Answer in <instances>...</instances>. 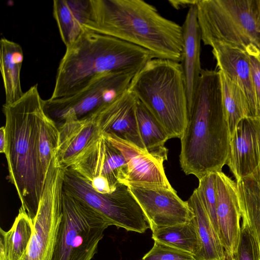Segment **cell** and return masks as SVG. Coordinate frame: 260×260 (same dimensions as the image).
<instances>
[{
    "label": "cell",
    "instance_id": "603a6c76",
    "mask_svg": "<svg viewBox=\"0 0 260 260\" xmlns=\"http://www.w3.org/2000/svg\"><path fill=\"white\" fill-rule=\"evenodd\" d=\"M34 231L32 220L20 208L11 228H0V260H20L25 253Z\"/></svg>",
    "mask_w": 260,
    "mask_h": 260
},
{
    "label": "cell",
    "instance_id": "ba28073f",
    "mask_svg": "<svg viewBox=\"0 0 260 260\" xmlns=\"http://www.w3.org/2000/svg\"><path fill=\"white\" fill-rule=\"evenodd\" d=\"M63 189L100 213L111 225L139 233L150 228L140 205L123 184L119 183L111 193H101L78 173L65 168Z\"/></svg>",
    "mask_w": 260,
    "mask_h": 260
},
{
    "label": "cell",
    "instance_id": "1f68e13d",
    "mask_svg": "<svg viewBox=\"0 0 260 260\" xmlns=\"http://www.w3.org/2000/svg\"><path fill=\"white\" fill-rule=\"evenodd\" d=\"M251 66L253 83L260 117V51L248 54Z\"/></svg>",
    "mask_w": 260,
    "mask_h": 260
},
{
    "label": "cell",
    "instance_id": "7a4b0ae2",
    "mask_svg": "<svg viewBox=\"0 0 260 260\" xmlns=\"http://www.w3.org/2000/svg\"><path fill=\"white\" fill-rule=\"evenodd\" d=\"M84 28L150 52L155 58L181 60L182 26L142 0H88Z\"/></svg>",
    "mask_w": 260,
    "mask_h": 260
},
{
    "label": "cell",
    "instance_id": "d6986e66",
    "mask_svg": "<svg viewBox=\"0 0 260 260\" xmlns=\"http://www.w3.org/2000/svg\"><path fill=\"white\" fill-rule=\"evenodd\" d=\"M56 156L59 164L70 167L78 155L101 134L93 117L77 120L68 118L58 127Z\"/></svg>",
    "mask_w": 260,
    "mask_h": 260
},
{
    "label": "cell",
    "instance_id": "cb8c5ba5",
    "mask_svg": "<svg viewBox=\"0 0 260 260\" xmlns=\"http://www.w3.org/2000/svg\"><path fill=\"white\" fill-rule=\"evenodd\" d=\"M236 183L241 217L247 220L260 247V165Z\"/></svg>",
    "mask_w": 260,
    "mask_h": 260
},
{
    "label": "cell",
    "instance_id": "5b68a950",
    "mask_svg": "<svg viewBox=\"0 0 260 260\" xmlns=\"http://www.w3.org/2000/svg\"><path fill=\"white\" fill-rule=\"evenodd\" d=\"M129 90L156 119L169 138H180L186 125L187 98L179 62L153 58L135 75Z\"/></svg>",
    "mask_w": 260,
    "mask_h": 260
},
{
    "label": "cell",
    "instance_id": "4dcf8cb0",
    "mask_svg": "<svg viewBox=\"0 0 260 260\" xmlns=\"http://www.w3.org/2000/svg\"><path fill=\"white\" fill-rule=\"evenodd\" d=\"M142 260H196L188 252L154 241L152 248Z\"/></svg>",
    "mask_w": 260,
    "mask_h": 260
},
{
    "label": "cell",
    "instance_id": "8fae6325",
    "mask_svg": "<svg viewBox=\"0 0 260 260\" xmlns=\"http://www.w3.org/2000/svg\"><path fill=\"white\" fill-rule=\"evenodd\" d=\"M126 161L121 152L101 134L69 167L87 180L97 192H113L122 178Z\"/></svg>",
    "mask_w": 260,
    "mask_h": 260
},
{
    "label": "cell",
    "instance_id": "9c48e42d",
    "mask_svg": "<svg viewBox=\"0 0 260 260\" xmlns=\"http://www.w3.org/2000/svg\"><path fill=\"white\" fill-rule=\"evenodd\" d=\"M137 72L104 74L73 95L45 100V113L57 127L67 118H89L127 91Z\"/></svg>",
    "mask_w": 260,
    "mask_h": 260
},
{
    "label": "cell",
    "instance_id": "836d02e7",
    "mask_svg": "<svg viewBox=\"0 0 260 260\" xmlns=\"http://www.w3.org/2000/svg\"><path fill=\"white\" fill-rule=\"evenodd\" d=\"M6 145V131L5 126L0 128V152L5 153Z\"/></svg>",
    "mask_w": 260,
    "mask_h": 260
},
{
    "label": "cell",
    "instance_id": "3957f363",
    "mask_svg": "<svg viewBox=\"0 0 260 260\" xmlns=\"http://www.w3.org/2000/svg\"><path fill=\"white\" fill-rule=\"evenodd\" d=\"M45 100L38 84L31 86L18 101L3 105L6 145L5 154L9 178L24 210L34 221L42 196L46 175L39 153L41 119Z\"/></svg>",
    "mask_w": 260,
    "mask_h": 260
},
{
    "label": "cell",
    "instance_id": "8992f818",
    "mask_svg": "<svg viewBox=\"0 0 260 260\" xmlns=\"http://www.w3.org/2000/svg\"><path fill=\"white\" fill-rule=\"evenodd\" d=\"M196 6L204 45L260 51V0H197Z\"/></svg>",
    "mask_w": 260,
    "mask_h": 260
},
{
    "label": "cell",
    "instance_id": "484cf974",
    "mask_svg": "<svg viewBox=\"0 0 260 260\" xmlns=\"http://www.w3.org/2000/svg\"><path fill=\"white\" fill-rule=\"evenodd\" d=\"M152 239L188 252L195 259L201 249L194 217L187 223L155 230L152 231Z\"/></svg>",
    "mask_w": 260,
    "mask_h": 260
},
{
    "label": "cell",
    "instance_id": "4316f807",
    "mask_svg": "<svg viewBox=\"0 0 260 260\" xmlns=\"http://www.w3.org/2000/svg\"><path fill=\"white\" fill-rule=\"evenodd\" d=\"M222 104L229 125L230 137L239 122L248 117L246 99L238 86L224 73L219 71Z\"/></svg>",
    "mask_w": 260,
    "mask_h": 260
},
{
    "label": "cell",
    "instance_id": "7402d4cb",
    "mask_svg": "<svg viewBox=\"0 0 260 260\" xmlns=\"http://www.w3.org/2000/svg\"><path fill=\"white\" fill-rule=\"evenodd\" d=\"M88 6V0L53 1V17L66 47L71 45L83 31Z\"/></svg>",
    "mask_w": 260,
    "mask_h": 260
},
{
    "label": "cell",
    "instance_id": "7c38bea8",
    "mask_svg": "<svg viewBox=\"0 0 260 260\" xmlns=\"http://www.w3.org/2000/svg\"><path fill=\"white\" fill-rule=\"evenodd\" d=\"M127 186L147 218L152 232L187 223L194 217L187 202L180 198L173 187Z\"/></svg>",
    "mask_w": 260,
    "mask_h": 260
},
{
    "label": "cell",
    "instance_id": "e0dca14e",
    "mask_svg": "<svg viewBox=\"0 0 260 260\" xmlns=\"http://www.w3.org/2000/svg\"><path fill=\"white\" fill-rule=\"evenodd\" d=\"M210 46L219 71L240 88L247 104L248 117H258V110L248 54L228 45L214 43Z\"/></svg>",
    "mask_w": 260,
    "mask_h": 260
},
{
    "label": "cell",
    "instance_id": "5bb4252c",
    "mask_svg": "<svg viewBox=\"0 0 260 260\" xmlns=\"http://www.w3.org/2000/svg\"><path fill=\"white\" fill-rule=\"evenodd\" d=\"M215 173L219 236L226 260H232L237 250L241 230V214L237 183L222 171Z\"/></svg>",
    "mask_w": 260,
    "mask_h": 260
},
{
    "label": "cell",
    "instance_id": "83f0119b",
    "mask_svg": "<svg viewBox=\"0 0 260 260\" xmlns=\"http://www.w3.org/2000/svg\"><path fill=\"white\" fill-rule=\"evenodd\" d=\"M58 142V128L55 123L45 113L40 123L39 153L45 175L53 156L57 154Z\"/></svg>",
    "mask_w": 260,
    "mask_h": 260
},
{
    "label": "cell",
    "instance_id": "277c9868",
    "mask_svg": "<svg viewBox=\"0 0 260 260\" xmlns=\"http://www.w3.org/2000/svg\"><path fill=\"white\" fill-rule=\"evenodd\" d=\"M154 58L149 51L84 27L69 46L57 68L50 99L73 95L108 73L138 72Z\"/></svg>",
    "mask_w": 260,
    "mask_h": 260
},
{
    "label": "cell",
    "instance_id": "9a60e30c",
    "mask_svg": "<svg viewBox=\"0 0 260 260\" xmlns=\"http://www.w3.org/2000/svg\"><path fill=\"white\" fill-rule=\"evenodd\" d=\"M226 165L238 180L260 165V117H245L230 137Z\"/></svg>",
    "mask_w": 260,
    "mask_h": 260
},
{
    "label": "cell",
    "instance_id": "2e32d148",
    "mask_svg": "<svg viewBox=\"0 0 260 260\" xmlns=\"http://www.w3.org/2000/svg\"><path fill=\"white\" fill-rule=\"evenodd\" d=\"M137 102L128 89L91 116L101 134L116 136L145 149L138 126Z\"/></svg>",
    "mask_w": 260,
    "mask_h": 260
},
{
    "label": "cell",
    "instance_id": "f1b7e54d",
    "mask_svg": "<svg viewBox=\"0 0 260 260\" xmlns=\"http://www.w3.org/2000/svg\"><path fill=\"white\" fill-rule=\"evenodd\" d=\"M215 176V172H211L199 179V186L197 189L213 229L219 238L216 212Z\"/></svg>",
    "mask_w": 260,
    "mask_h": 260
},
{
    "label": "cell",
    "instance_id": "d4e9b609",
    "mask_svg": "<svg viewBox=\"0 0 260 260\" xmlns=\"http://www.w3.org/2000/svg\"><path fill=\"white\" fill-rule=\"evenodd\" d=\"M136 115L144 149L150 155L164 162L168 159V150L165 143L170 139L168 135L156 119L138 99Z\"/></svg>",
    "mask_w": 260,
    "mask_h": 260
},
{
    "label": "cell",
    "instance_id": "d6a6232c",
    "mask_svg": "<svg viewBox=\"0 0 260 260\" xmlns=\"http://www.w3.org/2000/svg\"><path fill=\"white\" fill-rule=\"evenodd\" d=\"M197 0H172L169 1V2L171 4V5L176 9H179L181 8H189L192 6H193L196 4Z\"/></svg>",
    "mask_w": 260,
    "mask_h": 260
},
{
    "label": "cell",
    "instance_id": "f546056e",
    "mask_svg": "<svg viewBox=\"0 0 260 260\" xmlns=\"http://www.w3.org/2000/svg\"><path fill=\"white\" fill-rule=\"evenodd\" d=\"M232 260H260L258 243L245 219H242L237 250Z\"/></svg>",
    "mask_w": 260,
    "mask_h": 260
},
{
    "label": "cell",
    "instance_id": "4fadbf2b",
    "mask_svg": "<svg viewBox=\"0 0 260 260\" xmlns=\"http://www.w3.org/2000/svg\"><path fill=\"white\" fill-rule=\"evenodd\" d=\"M103 134L125 159L126 167L120 183L126 186L172 188L165 174L162 161L145 149L116 136Z\"/></svg>",
    "mask_w": 260,
    "mask_h": 260
},
{
    "label": "cell",
    "instance_id": "30bf717a",
    "mask_svg": "<svg viewBox=\"0 0 260 260\" xmlns=\"http://www.w3.org/2000/svg\"><path fill=\"white\" fill-rule=\"evenodd\" d=\"M65 168L56 156L46 175L38 210L33 221L34 231L27 250L20 260H52L62 216Z\"/></svg>",
    "mask_w": 260,
    "mask_h": 260
},
{
    "label": "cell",
    "instance_id": "ac0fdd59",
    "mask_svg": "<svg viewBox=\"0 0 260 260\" xmlns=\"http://www.w3.org/2000/svg\"><path fill=\"white\" fill-rule=\"evenodd\" d=\"M182 28L183 43L180 64L188 107L193 102L203 70L200 61L201 32L198 20L196 4L189 8Z\"/></svg>",
    "mask_w": 260,
    "mask_h": 260
},
{
    "label": "cell",
    "instance_id": "6da1fadb",
    "mask_svg": "<svg viewBox=\"0 0 260 260\" xmlns=\"http://www.w3.org/2000/svg\"><path fill=\"white\" fill-rule=\"evenodd\" d=\"M180 139V164L186 175L200 179L208 173L221 171L226 165L230 132L218 71L202 70Z\"/></svg>",
    "mask_w": 260,
    "mask_h": 260
},
{
    "label": "cell",
    "instance_id": "ffe728a7",
    "mask_svg": "<svg viewBox=\"0 0 260 260\" xmlns=\"http://www.w3.org/2000/svg\"><path fill=\"white\" fill-rule=\"evenodd\" d=\"M23 52L18 43L6 38L0 40V70L5 92V105L19 100L24 94L22 90L20 72Z\"/></svg>",
    "mask_w": 260,
    "mask_h": 260
},
{
    "label": "cell",
    "instance_id": "44dd1931",
    "mask_svg": "<svg viewBox=\"0 0 260 260\" xmlns=\"http://www.w3.org/2000/svg\"><path fill=\"white\" fill-rule=\"evenodd\" d=\"M194 214L201 249L196 260H226L225 250L216 234L196 188L187 201Z\"/></svg>",
    "mask_w": 260,
    "mask_h": 260
},
{
    "label": "cell",
    "instance_id": "52a82bcc",
    "mask_svg": "<svg viewBox=\"0 0 260 260\" xmlns=\"http://www.w3.org/2000/svg\"><path fill=\"white\" fill-rule=\"evenodd\" d=\"M110 225L100 213L63 190L62 216L52 260H91Z\"/></svg>",
    "mask_w": 260,
    "mask_h": 260
}]
</instances>
